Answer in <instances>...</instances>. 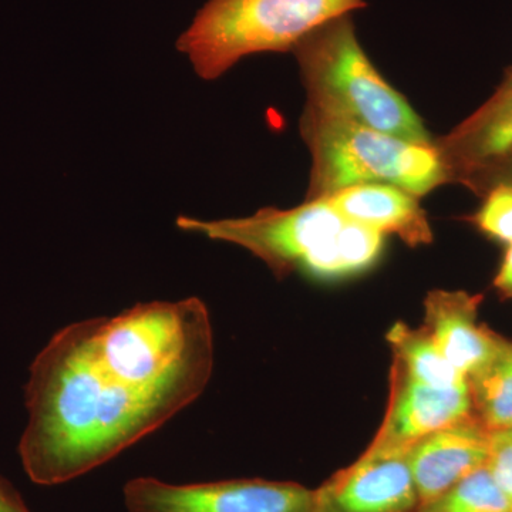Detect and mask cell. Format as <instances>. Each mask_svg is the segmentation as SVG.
<instances>
[{"label":"cell","mask_w":512,"mask_h":512,"mask_svg":"<svg viewBox=\"0 0 512 512\" xmlns=\"http://www.w3.org/2000/svg\"><path fill=\"white\" fill-rule=\"evenodd\" d=\"M390 386L386 416L370 447L407 453L424 437L474 417L468 383L433 387L393 367Z\"/></svg>","instance_id":"ba28073f"},{"label":"cell","mask_w":512,"mask_h":512,"mask_svg":"<svg viewBox=\"0 0 512 512\" xmlns=\"http://www.w3.org/2000/svg\"><path fill=\"white\" fill-rule=\"evenodd\" d=\"M301 134L312 156L306 200L363 184L393 185L421 198L451 181L436 144L412 143L308 104Z\"/></svg>","instance_id":"277c9868"},{"label":"cell","mask_w":512,"mask_h":512,"mask_svg":"<svg viewBox=\"0 0 512 512\" xmlns=\"http://www.w3.org/2000/svg\"><path fill=\"white\" fill-rule=\"evenodd\" d=\"M315 498V512H419L421 505L407 453L370 446Z\"/></svg>","instance_id":"52a82bcc"},{"label":"cell","mask_w":512,"mask_h":512,"mask_svg":"<svg viewBox=\"0 0 512 512\" xmlns=\"http://www.w3.org/2000/svg\"><path fill=\"white\" fill-rule=\"evenodd\" d=\"M490 446L491 433L476 417L417 441L407 451V460L421 505L436 500L468 474L484 467Z\"/></svg>","instance_id":"9c48e42d"},{"label":"cell","mask_w":512,"mask_h":512,"mask_svg":"<svg viewBox=\"0 0 512 512\" xmlns=\"http://www.w3.org/2000/svg\"><path fill=\"white\" fill-rule=\"evenodd\" d=\"M488 471L512 503V440L505 433L491 434Z\"/></svg>","instance_id":"e0dca14e"},{"label":"cell","mask_w":512,"mask_h":512,"mask_svg":"<svg viewBox=\"0 0 512 512\" xmlns=\"http://www.w3.org/2000/svg\"><path fill=\"white\" fill-rule=\"evenodd\" d=\"M473 222L488 238L512 244V181H500L488 190Z\"/></svg>","instance_id":"2e32d148"},{"label":"cell","mask_w":512,"mask_h":512,"mask_svg":"<svg viewBox=\"0 0 512 512\" xmlns=\"http://www.w3.org/2000/svg\"><path fill=\"white\" fill-rule=\"evenodd\" d=\"M450 180H468L500 167L512 156V97L487 101L453 133L434 140Z\"/></svg>","instance_id":"7c38bea8"},{"label":"cell","mask_w":512,"mask_h":512,"mask_svg":"<svg viewBox=\"0 0 512 512\" xmlns=\"http://www.w3.org/2000/svg\"><path fill=\"white\" fill-rule=\"evenodd\" d=\"M177 227L247 249L279 278L295 271L320 279L360 274L375 264L384 244L383 234L346 220L323 198L289 210L262 208L245 218L204 221L181 215Z\"/></svg>","instance_id":"7a4b0ae2"},{"label":"cell","mask_w":512,"mask_h":512,"mask_svg":"<svg viewBox=\"0 0 512 512\" xmlns=\"http://www.w3.org/2000/svg\"><path fill=\"white\" fill-rule=\"evenodd\" d=\"M387 339L394 352V369L410 379L433 387L468 383L467 377L448 362L424 328L412 329L399 322L387 333Z\"/></svg>","instance_id":"4fadbf2b"},{"label":"cell","mask_w":512,"mask_h":512,"mask_svg":"<svg viewBox=\"0 0 512 512\" xmlns=\"http://www.w3.org/2000/svg\"><path fill=\"white\" fill-rule=\"evenodd\" d=\"M128 512H315V490L262 478L170 484L137 477L123 488Z\"/></svg>","instance_id":"8992f818"},{"label":"cell","mask_w":512,"mask_h":512,"mask_svg":"<svg viewBox=\"0 0 512 512\" xmlns=\"http://www.w3.org/2000/svg\"><path fill=\"white\" fill-rule=\"evenodd\" d=\"M494 286L501 295L512 298V244L507 245L503 262L494 278Z\"/></svg>","instance_id":"d6986e66"},{"label":"cell","mask_w":512,"mask_h":512,"mask_svg":"<svg viewBox=\"0 0 512 512\" xmlns=\"http://www.w3.org/2000/svg\"><path fill=\"white\" fill-rule=\"evenodd\" d=\"M480 301L460 291H433L424 301V330L467 379L493 359L503 340L478 323Z\"/></svg>","instance_id":"30bf717a"},{"label":"cell","mask_w":512,"mask_h":512,"mask_svg":"<svg viewBox=\"0 0 512 512\" xmlns=\"http://www.w3.org/2000/svg\"><path fill=\"white\" fill-rule=\"evenodd\" d=\"M512 97V69L505 76V80L501 83V86L498 87L497 92L494 93V96L491 97V103H498V101H503L507 99H511Z\"/></svg>","instance_id":"ffe728a7"},{"label":"cell","mask_w":512,"mask_h":512,"mask_svg":"<svg viewBox=\"0 0 512 512\" xmlns=\"http://www.w3.org/2000/svg\"><path fill=\"white\" fill-rule=\"evenodd\" d=\"M0 512H32L18 488L2 474H0Z\"/></svg>","instance_id":"ac0fdd59"},{"label":"cell","mask_w":512,"mask_h":512,"mask_svg":"<svg viewBox=\"0 0 512 512\" xmlns=\"http://www.w3.org/2000/svg\"><path fill=\"white\" fill-rule=\"evenodd\" d=\"M306 104L412 143L433 146L419 114L370 62L352 15L320 26L293 49Z\"/></svg>","instance_id":"3957f363"},{"label":"cell","mask_w":512,"mask_h":512,"mask_svg":"<svg viewBox=\"0 0 512 512\" xmlns=\"http://www.w3.org/2000/svg\"><path fill=\"white\" fill-rule=\"evenodd\" d=\"M474 417L488 433L512 430V343L501 340L490 362L468 377Z\"/></svg>","instance_id":"5bb4252c"},{"label":"cell","mask_w":512,"mask_h":512,"mask_svg":"<svg viewBox=\"0 0 512 512\" xmlns=\"http://www.w3.org/2000/svg\"><path fill=\"white\" fill-rule=\"evenodd\" d=\"M366 6V0H208L177 47L201 79L215 80L245 57L293 52L320 26Z\"/></svg>","instance_id":"5b68a950"},{"label":"cell","mask_w":512,"mask_h":512,"mask_svg":"<svg viewBox=\"0 0 512 512\" xmlns=\"http://www.w3.org/2000/svg\"><path fill=\"white\" fill-rule=\"evenodd\" d=\"M346 220L380 234L397 235L409 247L433 242V231L420 198L387 184H363L323 197Z\"/></svg>","instance_id":"8fae6325"},{"label":"cell","mask_w":512,"mask_h":512,"mask_svg":"<svg viewBox=\"0 0 512 512\" xmlns=\"http://www.w3.org/2000/svg\"><path fill=\"white\" fill-rule=\"evenodd\" d=\"M419 512H512V503L484 466L436 500L421 505Z\"/></svg>","instance_id":"9a60e30c"},{"label":"cell","mask_w":512,"mask_h":512,"mask_svg":"<svg viewBox=\"0 0 512 512\" xmlns=\"http://www.w3.org/2000/svg\"><path fill=\"white\" fill-rule=\"evenodd\" d=\"M498 168H507L508 170V180L512 181V156L505 161L504 164H501Z\"/></svg>","instance_id":"44dd1931"},{"label":"cell","mask_w":512,"mask_h":512,"mask_svg":"<svg viewBox=\"0 0 512 512\" xmlns=\"http://www.w3.org/2000/svg\"><path fill=\"white\" fill-rule=\"evenodd\" d=\"M505 434H507L508 437L512 440V430L511 431H504Z\"/></svg>","instance_id":"7402d4cb"},{"label":"cell","mask_w":512,"mask_h":512,"mask_svg":"<svg viewBox=\"0 0 512 512\" xmlns=\"http://www.w3.org/2000/svg\"><path fill=\"white\" fill-rule=\"evenodd\" d=\"M212 369L210 312L198 298L60 329L30 365L23 470L52 487L109 463L195 402Z\"/></svg>","instance_id":"6da1fadb"}]
</instances>
